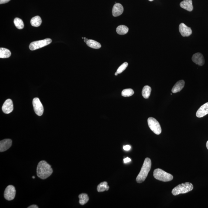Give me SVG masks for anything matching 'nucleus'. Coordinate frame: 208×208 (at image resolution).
Listing matches in <instances>:
<instances>
[{"mask_svg":"<svg viewBox=\"0 0 208 208\" xmlns=\"http://www.w3.org/2000/svg\"><path fill=\"white\" fill-rule=\"evenodd\" d=\"M118 74V73H117V72H116V73H115V76H117Z\"/></svg>","mask_w":208,"mask_h":208,"instance_id":"nucleus-33","label":"nucleus"},{"mask_svg":"<svg viewBox=\"0 0 208 208\" xmlns=\"http://www.w3.org/2000/svg\"><path fill=\"white\" fill-rule=\"evenodd\" d=\"M28 208H38V206L35 205H32V206H30L28 207Z\"/></svg>","mask_w":208,"mask_h":208,"instance_id":"nucleus-30","label":"nucleus"},{"mask_svg":"<svg viewBox=\"0 0 208 208\" xmlns=\"http://www.w3.org/2000/svg\"><path fill=\"white\" fill-rule=\"evenodd\" d=\"M206 148H207V149L208 150V141H207V142H206Z\"/></svg>","mask_w":208,"mask_h":208,"instance_id":"nucleus-32","label":"nucleus"},{"mask_svg":"<svg viewBox=\"0 0 208 208\" xmlns=\"http://www.w3.org/2000/svg\"><path fill=\"white\" fill-rule=\"evenodd\" d=\"M11 53L10 50L5 48H0V58H9L11 56Z\"/></svg>","mask_w":208,"mask_h":208,"instance_id":"nucleus-17","label":"nucleus"},{"mask_svg":"<svg viewBox=\"0 0 208 208\" xmlns=\"http://www.w3.org/2000/svg\"><path fill=\"white\" fill-rule=\"evenodd\" d=\"M185 81L184 80H181L177 82L171 89V92L174 93L180 92L184 87Z\"/></svg>","mask_w":208,"mask_h":208,"instance_id":"nucleus-16","label":"nucleus"},{"mask_svg":"<svg viewBox=\"0 0 208 208\" xmlns=\"http://www.w3.org/2000/svg\"><path fill=\"white\" fill-rule=\"evenodd\" d=\"M148 1H153V0H148Z\"/></svg>","mask_w":208,"mask_h":208,"instance_id":"nucleus-35","label":"nucleus"},{"mask_svg":"<svg viewBox=\"0 0 208 208\" xmlns=\"http://www.w3.org/2000/svg\"><path fill=\"white\" fill-rule=\"evenodd\" d=\"M124 8L122 5L120 3L115 4L112 10V14L114 17H118L122 14Z\"/></svg>","mask_w":208,"mask_h":208,"instance_id":"nucleus-14","label":"nucleus"},{"mask_svg":"<svg viewBox=\"0 0 208 208\" xmlns=\"http://www.w3.org/2000/svg\"><path fill=\"white\" fill-rule=\"evenodd\" d=\"M14 107L13 101L9 99L6 100L2 107V111L6 114H9L13 110Z\"/></svg>","mask_w":208,"mask_h":208,"instance_id":"nucleus-10","label":"nucleus"},{"mask_svg":"<svg viewBox=\"0 0 208 208\" xmlns=\"http://www.w3.org/2000/svg\"><path fill=\"white\" fill-rule=\"evenodd\" d=\"M192 61L196 64L203 66L205 63V60L202 54L200 53H198L194 54L192 57Z\"/></svg>","mask_w":208,"mask_h":208,"instance_id":"nucleus-11","label":"nucleus"},{"mask_svg":"<svg viewBox=\"0 0 208 208\" xmlns=\"http://www.w3.org/2000/svg\"><path fill=\"white\" fill-rule=\"evenodd\" d=\"M194 189L192 183L186 182L182 183L176 186L172 190V194L174 195H177L180 194H184L192 191Z\"/></svg>","mask_w":208,"mask_h":208,"instance_id":"nucleus-3","label":"nucleus"},{"mask_svg":"<svg viewBox=\"0 0 208 208\" xmlns=\"http://www.w3.org/2000/svg\"><path fill=\"white\" fill-rule=\"evenodd\" d=\"M53 172V170L51 166L45 161H41L38 164L37 174L39 178L46 179L51 175Z\"/></svg>","mask_w":208,"mask_h":208,"instance_id":"nucleus-1","label":"nucleus"},{"mask_svg":"<svg viewBox=\"0 0 208 208\" xmlns=\"http://www.w3.org/2000/svg\"><path fill=\"white\" fill-rule=\"evenodd\" d=\"M30 22L33 26L38 27L41 25L42 21L40 17L36 16L32 18Z\"/></svg>","mask_w":208,"mask_h":208,"instance_id":"nucleus-19","label":"nucleus"},{"mask_svg":"<svg viewBox=\"0 0 208 208\" xmlns=\"http://www.w3.org/2000/svg\"><path fill=\"white\" fill-rule=\"evenodd\" d=\"M10 0H0V4H2L6 3L10 1Z\"/></svg>","mask_w":208,"mask_h":208,"instance_id":"nucleus-28","label":"nucleus"},{"mask_svg":"<svg viewBox=\"0 0 208 208\" xmlns=\"http://www.w3.org/2000/svg\"><path fill=\"white\" fill-rule=\"evenodd\" d=\"M109 189V186L108 185L107 182H103L100 183L97 186V190L99 192H103L108 191Z\"/></svg>","mask_w":208,"mask_h":208,"instance_id":"nucleus-22","label":"nucleus"},{"mask_svg":"<svg viewBox=\"0 0 208 208\" xmlns=\"http://www.w3.org/2000/svg\"><path fill=\"white\" fill-rule=\"evenodd\" d=\"M33 104L35 113L38 116H42L44 112V108L39 98H34L33 100Z\"/></svg>","mask_w":208,"mask_h":208,"instance_id":"nucleus-7","label":"nucleus"},{"mask_svg":"<svg viewBox=\"0 0 208 208\" xmlns=\"http://www.w3.org/2000/svg\"><path fill=\"white\" fill-rule=\"evenodd\" d=\"M134 93V91L132 89L129 88L124 89L121 92V95L124 97H130Z\"/></svg>","mask_w":208,"mask_h":208,"instance_id":"nucleus-25","label":"nucleus"},{"mask_svg":"<svg viewBox=\"0 0 208 208\" xmlns=\"http://www.w3.org/2000/svg\"><path fill=\"white\" fill-rule=\"evenodd\" d=\"M208 114V102L205 103L200 107L196 113V116L198 118H202Z\"/></svg>","mask_w":208,"mask_h":208,"instance_id":"nucleus-13","label":"nucleus"},{"mask_svg":"<svg viewBox=\"0 0 208 208\" xmlns=\"http://www.w3.org/2000/svg\"><path fill=\"white\" fill-rule=\"evenodd\" d=\"M12 141L10 139H6L0 142V151H5L11 147Z\"/></svg>","mask_w":208,"mask_h":208,"instance_id":"nucleus-12","label":"nucleus"},{"mask_svg":"<svg viewBox=\"0 0 208 208\" xmlns=\"http://www.w3.org/2000/svg\"><path fill=\"white\" fill-rule=\"evenodd\" d=\"M151 162L150 159L148 158H146L140 172L136 177V181L137 183H142L145 180L151 169Z\"/></svg>","mask_w":208,"mask_h":208,"instance_id":"nucleus-2","label":"nucleus"},{"mask_svg":"<svg viewBox=\"0 0 208 208\" xmlns=\"http://www.w3.org/2000/svg\"><path fill=\"white\" fill-rule=\"evenodd\" d=\"M16 190L14 186L10 185L6 188L4 193V198L7 200H12L16 196Z\"/></svg>","mask_w":208,"mask_h":208,"instance_id":"nucleus-8","label":"nucleus"},{"mask_svg":"<svg viewBox=\"0 0 208 208\" xmlns=\"http://www.w3.org/2000/svg\"><path fill=\"white\" fill-rule=\"evenodd\" d=\"M79 203L81 205H84L88 201L89 198L87 194H81L79 195Z\"/></svg>","mask_w":208,"mask_h":208,"instance_id":"nucleus-23","label":"nucleus"},{"mask_svg":"<svg viewBox=\"0 0 208 208\" xmlns=\"http://www.w3.org/2000/svg\"><path fill=\"white\" fill-rule=\"evenodd\" d=\"M131 159L129 158L128 157L124 159V163H128V162L131 161Z\"/></svg>","mask_w":208,"mask_h":208,"instance_id":"nucleus-29","label":"nucleus"},{"mask_svg":"<svg viewBox=\"0 0 208 208\" xmlns=\"http://www.w3.org/2000/svg\"><path fill=\"white\" fill-rule=\"evenodd\" d=\"M14 22L15 26L18 29H22L24 28V22L22 20L19 18H15Z\"/></svg>","mask_w":208,"mask_h":208,"instance_id":"nucleus-24","label":"nucleus"},{"mask_svg":"<svg viewBox=\"0 0 208 208\" xmlns=\"http://www.w3.org/2000/svg\"><path fill=\"white\" fill-rule=\"evenodd\" d=\"M151 91V88L150 86L146 85L144 86L142 91V95L144 98L148 99L150 96Z\"/></svg>","mask_w":208,"mask_h":208,"instance_id":"nucleus-21","label":"nucleus"},{"mask_svg":"<svg viewBox=\"0 0 208 208\" xmlns=\"http://www.w3.org/2000/svg\"><path fill=\"white\" fill-rule=\"evenodd\" d=\"M179 30L181 34L183 37H188L192 34L191 28L188 27L183 23H182L179 25Z\"/></svg>","mask_w":208,"mask_h":208,"instance_id":"nucleus-9","label":"nucleus"},{"mask_svg":"<svg viewBox=\"0 0 208 208\" xmlns=\"http://www.w3.org/2000/svg\"><path fill=\"white\" fill-rule=\"evenodd\" d=\"M52 40L50 38H47L43 40L36 41L32 42L30 44L29 48L31 51H34L39 49L42 47L49 45L52 42Z\"/></svg>","mask_w":208,"mask_h":208,"instance_id":"nucleus-6","label":"nucleus"},{"mask_svg":"<svg viewBox=\"0 0 208 208\" xmlns=\"http://www.w3.org/2000/svg\"><path fill=\"white\" fill-rule=\"evenodd\" d=\"M88 40V39L86 38L85 39H84V41L85 42H86H86H87V41Z\"/></svg>","mask_w":208,"mask_h":208,"instance_id":"nucleus-31","label":"nucleus"},{"mask_svg":"<svg viewBox=\"0 0 208 208\" xmlns=\"http://www.w3.org/2000/svg\"><path fill=\"white\" fill-rule=\"evenodd\" d=\"M180 7L189 12L193 10V6L192 5V0H184L180 4Z\"/></svg>","mask_w":208,"mask_h":208,"instance_id":"nucleus-15","label":"nucleus"},{"mask_svg":"<svg viewBox=\"0 0 208 208\" xmlns=\"http://www.w3.org/2000/svg\"><path fill=\"white\" fill-rule=\"evenodd\" d=\"M32 178L33 179H34L35 177L34 176H33Z\"/></svg>","mask_w":208,"mask_h":208,"instance_id":"nucleus-34","label":"nucleus"},{"mask_svg":"<svg viewBox=\"0 0 208 208\" xmlns=\"http://www.w3.org/2000/svg\"><path fill=\"white\" fill-rule=\"evenodd\" d=\"M128 66V63L127 62H125L122 65H121L120 66L119 68H118L116 72L118 73V74H120L121 73H122L124 70L126 69V68Z\"/></svg>","mask_w":208,"mask_h":208,"instance_id":"nucleus-26","label":"nucleus"},{"mask_svg":"<svg viewBox=\"0 0 208 208\" xmlns=\"http://www.w3.org/2000/svg\"><path fill=\"white\" fill-rule=\"evenodd\" d=\"M116 31L118 34L123 35L128 33L129 29L125 26L120 25L117 28Z\"/></svg>","mask_w":208,"mask_h":208,"instance_id":"nucleus-20","label":"nucleus"},{"mask_svg":"<svg viewBox=\"0 0 208 208\" xmlns=\"http://www.w3.org/2000/svg\"><path fill=\"white\" fill-rule=\"evenodd\" d=\"M149 127L155 134L159 135L162 132V128L160 124L157 120L152 117H150L148 119Z\"/></svg>","mask_w":208,"mask_h":208,"instance_id":"nucleus-5","label":"nucleus"},{"mask_svg":"<svg viewBox=\"0 0 208 208\" xmlns=\"http://www.w3.org/2000/svg\"><path fill=\"white\" fill-rule=\"evenodd\" d=\"M131 146L130 145H127L124 146V149L125 151H129L131 149Z\"/></svg>","mask_w":208,"mask_h":208,"instance_id":"nucleus-27","label":"nucleus"},{"mask_svg":"<svg viewBox=\"0 0 208 208\" xmlns=\"http://www.w3.org/2000/svg\"><path fill=\"white\" fill-rule=\"evenodd\" d=\"M86 43L88 46L92 48L95 49H98L101 48V45L99 42L95 40H92V39H89Z\"/></svg>","mask_w":208,"mask_h":208,"instance_id":"nucleus-18","label":"nucleus"},{"mask_svg":"<svg viewBox=\"0 0 208 208\" xmlns=\"http://www.w3.org/2000/svg\"><path fill=\"white\" fill-rule=\"evenodd\" d=\"M153 176L157 180L164 182L171 181L173 179L172 175L166 172L160 168L155 170L153 172Z\"/></svg>","mask_w":208,"mask_h":208,"instance_id":"nucleus-4","label":"nucleus"}]
</instances>
